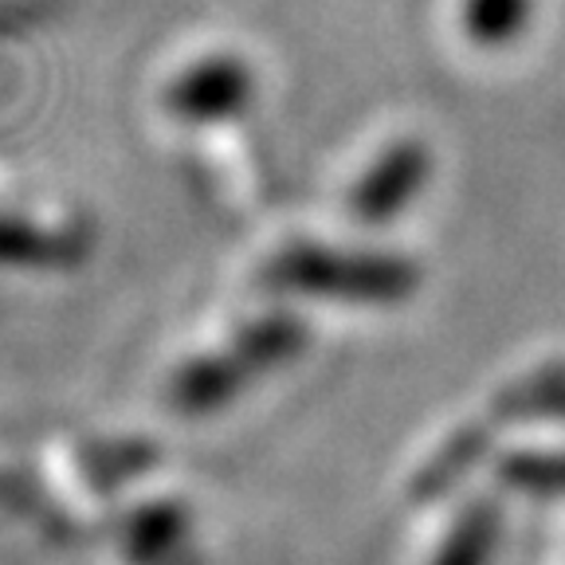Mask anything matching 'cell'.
I'll use <instances>...</instances> for the list:
<instances>
[{
    "label": "cell",
    "mask_w": 565,
    "mask_h": 565,
    "mask_svg": "<svg viewBox=\"0 0 565 565\" xmlns=\"http://www.w3.org/2000/svg\"><path fill=\"white\" fill-rule=\"evenodd\" d=\"M522 9H526V0H476L471 4V24L487 35H499L519 24Z\"/></svg>",
    "instance_id": "cell-1"
}]
</instances>
